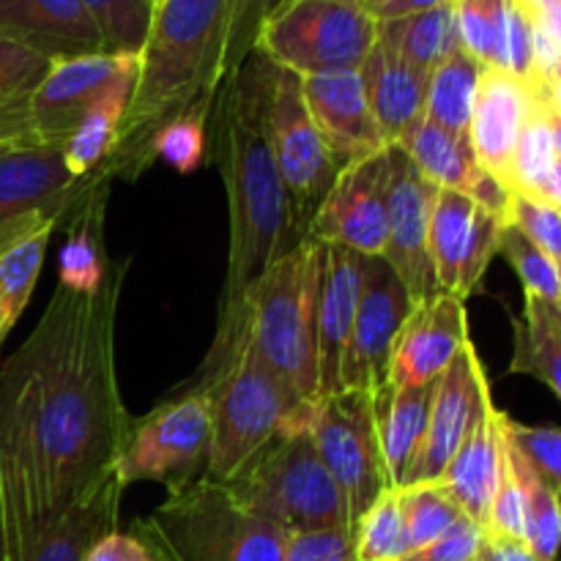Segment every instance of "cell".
Listing matches in <instances>:
<instances>
[{
    "instance_id": "ffe728a7",
    "label": "cell",
    "mask_w": 561,
    "mask_h": 561,
    "mask_svg": "<svg viewBox=\"0 0 561 561\" xmlns=\"http://www.w3.org/2000/svg\"><path fill=\"white\" fill-rule=\"evenodd\" d=\"M301 93L340 168L381 153L389 146L370 113L359 71L301 77Z\"/></svg>"
},
{
    "instance_id": "b9f144b4",
    "label": "cell",
    "mask_w": 561,
    "mask_h": 561,
    "mask_svg": "<svg viewBox=\"0 0 561 561\" xmlns=\"http://www.w3.org/2000/svg\"><path fill=\"white\" fill-rule=\"evenodd\" d=\"M49 66L53 60L0 36V113L27 102L47 77Z\"/></svg>"
},
{
    "instance_id": "bcb514c9",
    "label": "cell",
    "mask_w": 561,
    "mask_h": 561,
    "mask_svg": "<svg viewBox=\"0 0 561 561\" xmlns=\"http://www.w3.org/2000/svg\"><path fill=\"white\" fill-rule=\"evenodd\" d=\"M283 561H356L354 526L288 535Z\"/></svg>"
},
{
    "instance_id": "30bf717a",
    "label": "cell",
    "mask_w": 561,
    "mask_h": 561,
    "mask_svg": "<svg viewBox=\"0 0 561 561\" xmlns=\"http://www.w3.org/2000/svg\"><path fill=\"white\" fill-rule=\"evenodd\" d=\"M211 447V411L203 389H190L142 420H131L115 474L121 485L159 482L179 488L197 480Z\"/></svg>"
},
{
    "instance_id": "3957f363",
    "label": "cell",
    "mask_w": 561,
    "mask_h": 561,
    "mask_svg": "<svg viewBox=\"0 0 561 561\" xmlns=\"http://www.w3.org/2000/svg\"><path fill=\"white\" fill-rule=\"evenodd\" d=\"M225 184L230 201V257L219 332L206 362L233 343L241 301L252 285L305 236L250 96L230 85L225 102Z\"/></svg>"
},
{
    "instance_id": "91938a15",
    "label": "cell",
    "mask_w": 561,
    "mask_h": 561,
    "mask_svg": "<svg viewBox=\"0 0 561 561\" xmlns=\"http://www.w3.org/2000/svg\"><path fill=\"white\" fill-rule=\"evenodd\" d=\"M548 80H551V82H557V85H561V58H559L557 69H553V75H551V77H548Z\"/></svg>"
},
{
    "instance_id": "5b68a950",
    "label": "cell",
    "mask_w": 561,
    "mask_h": 561,
    "mask_svg": "<svg viewBox=\"0 0 561 561\" xmlns=\"http://www.w3.org/2000/svg\"><path fill=\"white\" fill-rule=\"evenodd\" d=\"M131 535L164 561H283L288 546V531L208 477L170 488L168 502L137 520Z\"/></svg>"
},
{
    "instance_id": "6da1fadb",
    "label": "cell",
    "mask_w": 561,
    "mask_h": 561,
    "mask_svg": "<svg viewBox=\"0 0 561 561\" xmlns=\"http://www.w3.org/2000/svg\"><path fill=\"white\" fill-rule=\"evenodd\" d=\"M126 268L113 263L96 294L58 285L36 329L0 365L55 513L115 474L129 431L115 381V312Z\"/></svg>"
},
{
    "instance_id": "f5cc1de1",
    "label": "cell",
    "mask_w": 561,
    "mask_h": 561,
    "mask_svg": "<svg viewBox=\"0 0 561 561\" xmlns=\"http://www.w3.org/2000/svg\"><path fill=\"white\" fill-rule=\"evenodd\" d=\"M442 5H455V0H394V3H389L381 14H376V20H394V16L442 9Z\"/></svg>"
},
{
    "instance_id": "ac0fdd59",
    "label": "cell",
    "mask_w": 561,
    "mask_h": 561,
    "mask_svg": "<svg viewBox=\"0 0 561 561\" xmlns=\"http://www.w3.org/2000/svg\"><path fill=\"white\" fill-rule=\"evenodd\" d=\"M540 99V82L504 69H482L471 110L469 140L480 168L507 186L520 129Z\"/></svg>"
},
{
    "instance_id": "be15d7a7",
    "label": "cell",
    "mask_w": 561,
    "mask_h": 561,
    "mask_svg": "<svg viewBox=\"0 0 561 561\" xmlns=\"http://www.w3.org/2000/svg\"><path fill=\"white\" fill-rule=\"evenodd\" d=\"M559 283H561V266H559Z\"/></svg>"
},
{
    "instance_id": "4fadbf2b",
    "label": "cell",
    "mask_w": 561,
    "mask_h": 561,
    "mask_svg": "<svg viewBox=\"0 0 561 561\" xmlns=\"http://www.w3.org/2000/svg\"><path fill=\"white\" fill-rule=\"evenodd\" d=\"M387 157L392 179L387 203V244L381 257L394 268L411 301L420 305L438 294L431 257V214L438 186L416 170L398 142H389Z\"/></svg>"
},
{
    "instance_id": "681fc988",
    "label": "cell",
    "mask_w": 561,
    "mask_h": 561,
    "mask_svg": "<svg viewBox=\"0 0 561 561\" xmlns=\"http://www.w3.org/2000/svg\"><path fill=\"white\" fill-rule=\"evenodd\" d=\"M20 146H42L31 124V99L0 113V151Z\"/></svg>"
},
{
    "instance_id": "484cf974",
    "label": "cell",
    "mask_w": 561,
    "mask_h": 561,
    "mask_svg": "<svg viewBox=\"0 0 561 561\" xmlns=\"http://www.w3.org/2000/svg\"><path fill=\"white\" fill-rule=\"evenodd\" d=\"M436 389L438 381L405 389L387 383L383 389L373 392L378 447H381L383 471H387V482L392 491H403L411 485Z\"/></svg>"
},
{
    "instance_id": "6125c7cd",
    "label": "cell",
    "mask_w": 561,
    "mask_h": 561,
    "mask_svg": "<svg viewBox=\"0 0 561 561\" xmlns=\"http://www.w3.org/2000/svg\"><path fill=\"white\" fill-rule=\"evenodd\" d=\"M148 553H151V551H148ZM151 561H164V559L157 557V553H151Z\"/></svg>"
},
{
    "instance_id": "c3c4849f",
    "label": "cell",
    "mask_w": 561,
    "mask_h": 561,
    "mask_svg": "<svg viewBox=\"0 0 561 561\" xmlns=\"http://www.w3.org/2000/svg\"><path fill=\"white\" fill-rule=\"evenodd\" d=\"M228 77L233 75L236 66L247 58L255 47L257 31L266 16V0H228Z\"/></svg>"
},
{
    "instance_id": "816d5d0a",
    "label": "cell",
    "mask_w": 561,
    "mask_h": 561,
    "mask_svg": "<svg viewBox=\"0 0 561 561\" xmlns=\"http://www.w3.org/2000/svg\"><path fill=\"white\" fill-rule=\"evenodd\" d=\"M480 561H537L526 540H515V537H482Z\"/></svg>"
},
{
    "instance_id": "1f68e13d",
    "label": "cell",
    "mask_w": 561,
    "mask_h": 561,
    "mask_svg": "<svg viewBox=\"0 0 561 561\" xmlns=\"http://www.w3.org/2000/svg\"><path fill=\"white\" fill-rule=\"evenodd\" d=\"M515 351L510 373L540 378L561 400V334L548 316V301L526 294L524 318H513Z\"/></svg>"
},
{
    "instance_id": "836d02e7",
    "label": "cell",
    "mask_w": 561,
    "mask_h": 561,
    "mask_svg": "<svg viewBox=\"0 0 561 561\" xmlns=\"http://www.w3.org/2000/svg\"><path fill=\"white\" fill-rule=\"evenodd\" d=\"M540 82V99L520 129L518 146H515L513 164H510L507 190L518 195L546 201L548 181H551L553 164H557V148H553L551 124H548L546 107V80Z\"/></svg>"
},
{
    "instance_id": "11a10c76",
    "label": "cell",
    "mask_w": 561,
    "mask_h": 561,
    "mask_svg": "<svg viewBox=\"0 0 561 561\" xmlns=\"http://www.w3.org/2000/svg\"><path fill=\"white\" fill-rule=\"evenodd\" d=\"M557 3H561V0H515V5H518V9L529 16L537 14V11L548 9V5H557Z\"/></svg>"
},
{
    "instance_id": "d6986e66",
    "label": "cell",
    "mask_w": 561,
    "mask_h": 561,
    "mask_svg": "<svg viewBox=\"0 0 561 561\" xmlns=\"http://www.w3.org/2000/svg\"><path fill=\"white\" fill-rule=\"evenodd\" d=\"M137 55H82L55 60L31 96V124L42 146H64L88 104L135 60Z\"/></svg>"
},
{
    "instance_id": "4dcf8cb0",
    "label": "cell",
    "mask_w": 561,
    "mask_h": 561,
    "mask_svg": "<svg viewBox=\"0 0 561 561\" xmlns=\"http://www.w3.org/2000/svg\"><path fill=\"white\" fill-rule=\"evenodd\" d=\"M378 42L392 49L405 64L431 71V75L458 49H463L455 5L394 16V20H378Z\"/></svg>"
},
{
    "instance_id": "f35d334b",
    "label": "cell",
    "mask_w": 561,
    "mask_h": 561,
    "mask_svg": "<svg viewBox=\"0 0 561 561\" xmlns=\"http://www.w3.org/2000/svg\"><path fill=\"white\" fill-rule=\"evenodd\" d=\"M96 20L107 53L140 55L153 22L151 0H82Z\"/></svg>"
},
{
    "instance_id": "f6af8a7d",
    "label": "cell",
    "mask_w": 561,
    "mask_h": 561,
    "mask_svg": "<svg viewBox=\"0 0 561 561\" xmlns=\"http://www.w3.org/2000/svg\"><path fill=\"white\" fill-rule=\"evenodd\" d=\"M482 531H485V535L526 540L524 491H520V482H518V477H515L507 444H504V469H502V477H499L496 496H493L491 510H488V520H485V529Z\"/></svg>"
},
{
    "instance_id": "f1b7e54d",
    "label": "cell",
    "mask_w": 561,
    "mask_h": 561,
    "mask_svg": "<svg viewBox=\"0 0 561 561\" xmlns=\"http://www.w3.org/2000/svg\"><path fill=\"white\" fill-rule=\"evenodd\" d=\"M121 493H124V485L118 482V474L107 477L102 485L82 493L38 537L25 561H85L102 537L118 531Z\"/></svg>"
},
{
    "instance_id": "8d00e7d4",
    "label": "cell",
    "mask_w": 561,
    "mask_h": 561,
    "mask_svg": "<svg viewBox=\"0 0 561 561\" xmlns=\"http://www.w3.org/2000/svg\"><path fill=\"white\" fill-rule=\"evenodd\" d=\"M398 493L400 510H403L409 553L442 540L463 518V510L458 507L453 493L444 488V482H422V485H409Z\"/></svg>"
},
{
    "instance_id": "5bb4252c",
    "label": "cell",
    "mask_w": 561,
    "mask_h": 561,
    "mask_svg": "<svg viewBox=\"0 0 561 561\" xmlns=\"http://www.w3.org/2000/svg\"><path fill=\"white\" fill-rule=\"evenodd\" d=\"M504 219L474 197L438 190L431 214V257L438 290L469 299L499 252Z\"/></svg>"
},
{
    "instance_id": "6f0895ef",
    "label": "cell",
    "mask_w": 561,
    "mask_h": 561,
    "mask_svg": "<svg viewBox=\"0 0 561 561\" xmlns=\"http://www.w3.org/2000/svg\"><path fill=\"white\" fill-rule=\"evenodd\" d=\"M548 316H551L553 327H557V332L561 334V305H551V301H548Z\"/></svg>"
},
{
    "instance_id": "ab89813d",
    "label": "cell",
    "mask_w": 561,
    "mask_h": 561,
    "mask_svg": "<svg viewBox=\"0 0 561 561\" xmlns=\"http://www.w3.org/2000/svg\"><path fill=\"white\" fill-rule=\"evenodd\" d=\"M499 252L518 272L526 294L540 296L551 305H561L559 263L548 252H542L524 230L515 228L513 222H504L502 236H499Z\"/></svg>"
},
{
    "instance_id": "60d3db41",
    "label": "cell",
    "mask_w": 561,
    "mask_h": 561,
    "mask_svg": "<svg viewBox=\"0 0 561 561\" xmlns=\"http://www.w3.org/2000/svg\"><path fill=\"white\" fill-rule=\"evenodd\" d=\"M203 153H206V115L201 113L168 121L148 146L151 162L153 159H164L179 173H192V170L201 168Z\"/></svg>"
},
{
    "instance_id": "7a4b0ae2",
    "label": "cell",
    "mask_w": 561,
    "mask_h": 561,
    "mask_svg": "<svg viewBox=\"0 0 561 561\" xmlns=\"http://www.w3.org/2000/svg\"><path fill=\"white\" fill-rule=\"evenodd\" d=\"M228 0H162L140 53L135 96L113 153L88 179L137 175L153 135L181 115H208L228 77Z\"/></svg>"
},
{
    "instance_id": "f907efd6",
    "label": "cell",
    "mask_w": 561,
    "mask_h": 561,
    "mask_svg": "<svg viewBox=\"0 0 561 561\" xmlns=\"http://www.w3.org/2000/svg\"><path fill=\"white\" fill-rule=\"evenodd\" d=\"M85 561H151V553L137 535L113 531L91 548Z\"/></svg>"
},
{
    "instance_id": "680465c9",
    "label": "cell",
    "mask_w": 561,
    "mask_h": 561,
    "mask_svg": "<svg viewBox=\"0 0 561 561\" xmlns=\"http://www.w3.org/2000/svg\"><path fill=\"white\" fill-rule=\"evenodd\" d=\"M285 3H288V0H266V16L274 14V11H277L279 5H285ZM266 16H263V20H266Z\"/></svg>"
},
{
    "instance_id": "ba28073f",
    "label": "cell",
    "mask_w": 561,
    "mask_h": 561,
    "mask_svg": "<svg viewBox=\"0 0 561 561\" xmlns=\"http://www.w3.org/2000/svg\"><path fill=\"white\" fill-rule=\"evenodd\" d=\"M230 77L255 107L283 184L290 195L294 219L307 239L312 217L343 168L329 151L327 140L307 110L301 77L274 64L255 47L247 53V58L236 66Z\"/></svg>"
},
{
    "instance_id": "ee69618b",
    "label": "cell",
    "mask_w": 561,
    "mask_h": 561,
    "mask_svg": "<svg viewBox=\"0 0 561 561\" xmlns=\"http://www.w3.org/2000/svg\"><path fill=\"white\" fill-rule=\"evenodd\" d=\"M515 228L524 230L542 252L553 257L561 266V208L548 201H537V197L518 195L510 192L507 219Z\"/></svg>"
},
{
    "instance_id": "52a82bcc",
    "label": "cell",
    "mask_w": 561,
    "mask_h": 561,
    "mask_svg": "<svg viewBox=\"0 0 561 561\" xmlns=\"http://www.w3.org/2000/svg\"><path fill=\"white\" fill-rule=\"evenodd\" d=\"M190 389H203L211 411V447L206 477L230 482L307 400L290 392L261 362L244 337L211 365H203Z\"/></svg>"
},
{
    "instance_id": "d590c367",
    "label": "cell",
    "mask_w": 561,
    "mask_h": 561,
    "mask_svg": "<svg viewBox=\"0 0 561 561\" xmlns=\"http://www.w3.org/2000/svg\"><path fill=\"white\" fill-rule=\"evenodd\" d=\"M515 477L520 482L526 504V546L531 548L537 561H557L561 551V493L535 474L524 455L510 444Z\"/></svg>"
},
{
    "instance_id": "7c38bea8",
    "label": "cell",
    "mask_w": 561,
    "mask_h": 561,
    "mask_svg": "<svg viewBox=\"0 0 561 561\" xmlns=\"http://www.w3.org/2000/svg\"><path fill=\"white\" fill-rule=\"evenodd\" d=\"M411 310L414 301L394 268L381 255L367 257L359 307L343 356V389L378 392L387 387L394 345Z\"/></svg>"
},
{
    "instance_id": "9a60e30c",
    "label": "cell",
    "mask_w": 561,
    "mask_h": 561,
    "mask_svg": "<svg viewBox=\"0 0 561 561\" xmlns=\"http://www.w3.org/2000/svg\"><path fill=\"white\" fill-rule=\"evenodd\" d=\"M389 157L381 153L345 164L323 197L310 222V239L323 244H340L373 257L387 244V203H389Z\"/></svg>"
},
{
    "instance_id": "9f6ffc18",
    "label": "cell",
    "mask_w": 561,
    "mask_h": 561,
    "mask_svg": "<svg viewBox=\"0 0 561 561\" xmlns=\"http://www.w3.org/2000/svg\"><path fill=\"white\" fill-rule=\"evenodd\" d=\"M389 3H394V0H362V5H365V9L370 11L373 16H376V14H381V11L387 9Z\"/></svg>"
},
{
    "instance_id": "83f0119b",
    "label": "cell",
    "mask_w": 561,
    "mask_h": 561,
    "mask_svg": "<svg viewBox=\"0 0 561 561\" xmlns=\"http://www.w3.org/2000/svg\"><path fill=\"white\" fill-rule=\"evenodd\" d=\"M64 146H20L0 151V222L75 195Z\"/></svg>"
},
{
    "instance_id": "db71d44e",
    "label": "cell",
    "mask_w": 561,
    "mask_h": 561,
    "mask_svg": "<svg viewBox=\"0 0 561 561\" xmlns=\"http://www.w3.org/2000/svg\"><path fill=\"white\" fill-rule=\"evenodd\" d=\"M546 107H548V124H551L553 148H557V157L561 159V113L551 102H548V88H546Z\"/></svg>"
},
{
    "instance_id": "4316f807",
    "label": "cell",
    "mask_w": 561,
    "mask_h": 561,
    "mask_svg": "<svg viewBox=\"0 0 561 561\" xmlns=\"http://www.w3.org/2000/svg\"><path fill=\"white\" fill-rule=\"evenodd\" d=\"M359 77L383 140L398 142L425 115L431 71L405 64L376 38V47L362 64Z\"/></svg>"
},
{
    "instance_id": "2e32d148",
    "label": "cell",
    "mask_w": 561,
    "mask_h": 561,
    "mask_svg": "<svg viewBox=\"0 0 561 561\" xmlns=\"http://www.w3.org/2000/svg\"><path fill=\"white\" fill-rule=\"evenodd\" d=\"M493 403L491 383H488L482 362L474 345H466L463 354L444 370L438 378L436 398H433L431 416H427L425 442L416 458L411 485L422 482H442L449 460L469 438L480 416Z\"/></svg>"
},
{
    "instance_id": "8fae6325",
    "label": "cell",
    "mask_w": 561,
    "mask_h": 561,
    "mask_svg": "<svg viewBox=\"0 0 561 561\" xmlns=\"http://www.w3.org/2000/svg\"><path fill=\"white\" fill-rule=\"evenodd\" d=\"M307 427L323 466L348 502L351 524H356L373 502L389 491L378 447L373 392L340 389L310 400Z\"/></svg>"
},
{
    "instance_id": "cb8c5ba5",
    "label": "cell",
    "mask_w": 561,
    "mask_h": 561,
    "mask_svg": "<svg viewBox=\"0 0 561 561\" xmlns=\"http://www.w3.org/2000/svg\"><path fill=\"white\" fill-rule=\"evenodd\" d=\"M75 195L0 222V345L31 301L49 239L60 225V217L69 214Z\"/></svg>"
},
{
    "instance_id": "d6a6232c",
    "label": "cell",
    "mask_w": 561,
    "mask_h": 561,
    "mask_svg": "<svg viewBox=\"0 0 561 561\" xmlns=\"http://www.w3.org/2000/svg\"><path fill=\"white\" fill-rule=\"evenodd\" d=\"M485 66L471 58L466 49H458L453 58L444 60L427 82L425 115L438 126L458 135H469L471 110H474L477 85Z\"/></svg>"
},
{
    "instance_id": "94428289",
    "label": "cell",
    "mask_w": 561,
    "mask_h": 561,
    "mask_svg": "<svg viewBox=\"0 0 561 561\" xmlns=\"http://www.w3.org/2000/svg\"><path fill=\"white\" fill-rule=\"evenodd\" d=\"M151 5H153V11H157L159 5H162V0H151Z\"/></svg>"
},
{
    "instance_id": "e575fe53",
    "label": "cell",
    "mask_w": 561,
    "mask_h": 561,
    "mask_svg": "<svg viewBox=\"0 0 561 561\" xmlns=\"http://www.w3.org/2000/svg\"><path fill=\"white\" fill-rule=\"evenodd\" d=\"M513 0H455L460 44L488 69L507 71Z\"/></svg>"
},
{
    "instance_id": "7bdbcfd3",
    "label": "cell",
    "mask_w": 561,
    "mask_h": 561,
    "mask_svg": "<svg viewBox=\"0 0 561 561\" xmlns=\"http://www.w3.org/2000/svg\"><path fill=\"white\" fill-rule=\"evenodd\" d=\"M507 438L546 485L561 493V427H531L507 416Z\"/></svg>"
},
{
    "instance_id": "e0dca14e",
    "label": "cell",
    "mask_w": 561,
    "mask_h": 561,
    "mask_svg": "<svg viewBox=\"0 0 561 561\" xmlns=\"http://www.w3.org/2000/svg\"><path fill=\"white\" fill-rule=\"evenodd\" d=\"M466 301L438 290L411 310L389 365V387H422L438 381L469 345Z\"/></svg>"
},
{
    "instance_id": "277c9868",
    "label": "cell",
    "mask_w": 561,
    "mask_h": 561,
    "mask_svg": "<svg viewBox=\"0 0 561 561\" xmlns=\"http://www.w3.org/2000/svg\"><path fill=\"white\" fill-rule=\"evenodd\" d=\"M321 272L323 241L307 236L252 285L233 334V340L241 334L263 365L301 400L318 398Z\"/></svg>"
},
{
    "instance_id": "7402d4cb",
    "label": "cell",
    "mask_w": 561,
    "mask_h": 561,
    "mask_svg": "<svg viewBox=\"0 0 561 561\" xmlns=\"http://www.w3.org/2000/svg\"><path fill=\"white\" fill-rule=\"evenodd\" d=\"M398 146L403 148L405 157L416 164V170H420L431 184H436L438 190L463 192V195L474 197L480 206H485L488 211L507 219L510 190L502 181H496L493 175H488L485 170L480 168L469 135H458V131L444 129L436 121L422 115V118L400 137Z\"/></svg>"
},
{
    "instance_id": "d4e9b609",
    "label": "cell",
    "mask_w": 561,
    "mask_h": 561,
    "mask_svg": "<svg viewBox=\"0 0 561 561\" xmlns=\"http://www.w3.org/2000/svg\"><path fill=\"white\" fill-rule=\"evenodd\" d=\"M507 414L488 405L455 458L449 460L442 482L463 515L485 529L488 510L496 496L499 477L504 469V444H507Z\"/></svg>"
},
{
    "instance_id": "44dd1931",
    "label": "cell",
    "mask_w": 561,
    "mask_h": 561,
    "mask_svg": "<svg viewBox=\"0 0 561 561\" xmlns=\"http://www.w3.org/2000/svg\"><path fill=\"white\" fill-rule=\"evenodd\" d=\"M0 36L53 64L107 53L82 0H0Z\"/></svg>"
},
{
    "instance_id": "e7e4bbea",
    "label": "cell",
    "mask_w": 561,
    "mask_h": 561,
    "mask_svg": "<svg viewBox=\"0 0 561 561\" xmlns=\"http://www.w3.org/2000/svg\"><path fill=\"white\" fill-rule=\"evenodd\" d=\"M359 3H362V0H359Z\"/></svg>"
},
{
    "instance_id": "7dc6e473",
    "label": "cell",
    "mask_w": 561,
    "mask_h": 561,
    "mask_svg": "<svg viewBox=\"0 0 561 561\" xmlns=\"http://www.w3.org/2000/svg\"><path fill=\"white\" fill-rule=\"evenodd\" d=\"M482 537H485L482 526H477L474 520L463 515L442 540L431 542V546L420 548L400 561H480Z\"/></svg>"
},
{
    "instance_id": "9c48e42d",
    "label": "cell",
    "mask_w": 561,
    "mask_h": 561,
    "mask_svg": "<svg viewBox=\"0 0 561 561\" xmlns=\"http://www.w3.org/2000/svg\"><path fill=\"white\" fill-rule=\"evenodd\" d=\"M378 20L359 0H288L263 20L255 49L299 77L359 71Z\"/></svg>"
},
{
    "instance_id": "8992f818",
    "label": "cell",
    "mask_w": 561,
    "mask_h": 561,
    "mask_svg": "<svg viewBox=\"0 0 561 561\" xmlns=\"http://www.w3.org/2000/svg\"><path fill=\"white\" fill-rule=\"evenodd\" d=\"M307 414L310 400L233 480L225 482L247 510L288 535L354 526L343 491L318 455Z\"/></svg>"
},
{
    "instance_id": "f546056e",
    "label": "cell",
    "mask_w": 561,
    "mask_h": 561,
    "mask_svg": "<svg viewBox=\"0 0 561 561\" xmlns=\"http://www.w3.org/2000/svg\"><path fill=\"white\" fill-rule=\"evenodd\" d=\"M137 75H140V55L88 104L69 140L64 142L66 168L77 181L88 179L113 153L121 124H124L131 96H135Z\"/></svg>"
},
{
    "instance_id": "74e56055",
    "label": "cell",
    "mask_w": 561,
    "mask_h": 561,
    "mask_svg": "<svg viewBox=\"0 0 561 561\" xmlns=\"http://www.w3.org/2000/svg\"><path fill=\"white\" fill-rule=\"evenodd\" d=\"M356 561H400L409 553L400 493L383 491L354 524Z\"/></svg>"
},
{
    "instance_id": "603a6c76",
    "label": "cell",
    "mask_w": 561,
    "mask_h": 561,
    "mask_svg": "<svg viewBox=\"0 0 561 561\" xmlns=\"http://www.w3.org/2000/svg\"><path fill=\"white\" fill-rule=\"evenodd\" d=\"M367 255L340 244H323L318 294V398L343 389V356L354 329L365 283Z\"/></svg>"
}]
</instances>
